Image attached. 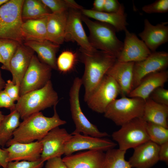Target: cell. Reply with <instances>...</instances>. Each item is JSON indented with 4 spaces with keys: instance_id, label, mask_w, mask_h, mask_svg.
Masks as SVG:
<instances>
[{
    "instance_id": "7c38bea8",
    "label": "cell",
    "mask_w": 168,
    "mask_h": 168,
    "mask_svg": "<svg viewBox=\"0 0 168 168\" xmlns=\"http://www.w3.org/2000/svg\"><path fill=\"white\" fill-rule=\"evenodd\" d=\"M117 144L108 139L81 134L72 135L65 144L64 154L69 155L75 152L83 150L107 151L114 148Z\"/></svg>"
},
{
    "instance_id": "60d3db41",
    "label": "cell",
    "mask_w": 168,
    "mask_h": 168,
    "mask_svg": "<svg viewBox=\"0 0 168 168\" xmlns=\"http://www.w3.org/2000/svg\"><path fill=\"white\" fill-rule=\"evenodd\" d=\"M121 4L117 0H105L103 12L116 13L119 10Z\"/></svg>"
},
{
    "instance_id": "1f68e13d",
    "label": "cell",
    "mask_w": 168,
    "mask_h": 168,
    "mask_svg": "<svg viewBox=\"0 0 168 168\" xmlns=\"http://www.w3.org/2000/svg\"><path fill=\"white\" fill-rule=\"evenodd\" d=\"M42 2L51 11L52 13H58L70 9L81 10L83 8L73 0H41Z\"/></svg>"
},
{
    "instance_id": "d6a6232c",
    "label": "cell",
    "mask_w": 168,
    "mask_h": 168,
    "mask_svg": "<svg viewBox=\"0 0 168 168\" xmlns=\"http://www.w3.org/2000/svg\"><path fill=\"white\" fill-rule=\"evenodd\" d=\"M77 54L70 51L63 52L57 59V69L63 73L71 71L76 61Z\"/></svg>"
},
{
    "instance_id": "f6af8a7d",
    "label": "cell",
    "mask_w": 168,
    "mask_h": 168,
    "mask_svg": "<svg viewBox=\"0 0 168 168\" xmlns=\"http://www.w3.org/2000/svg\"><path fill=\"white\" fill-rule=\"evenodd\" d=\"M105 0H95L92 10L98 12H103Z\"/></svg>"
},
{
    "instance_id": "f1b7e54d",
    "label": "cell",
    "mask_w": 168,
    "mask_h": 168,
    "mask_svg": "<svg viewBox=\"0 0 168 168\" xmlns=\"http://www.w3.org/2000/svg\"><path fill=\"white\" fill-rule=\"evenodd\" d=\"M126 153V151L114 148L106 151L104 168H132L125 159Z\"/></svg>"
},
{
    "instance_id": "4dcf8cb0",
    "label": "cell",
    "mask_w": 168,
    "mask_h": 168,
    "mask_svg": "<svg viewBox=\"0 0 168 168\" xmlns=\"http://www.w3.org/2000/svg\"><path fill=\"white\" fill-rule=\"evenodd\" d=\"M146 129L150 141L159 145L168 142V128L158 124L147 122Z\"/></svg>"
},
{
    "instance_id": "2e32d148",
    "label": "cell",
    "mask_w": 168,
    "mask_h": 168,
    "mask_svg": "<svg viewBox=\"0 0 168 168\" xmlns=\"http://www.w3.org/2000/svg\"><path fill=\"white\" fill-rule=\"evenodd\" d=\"M105 153L88 150L66 156L62 158L68 168H104Z\"/></svg>"
},
{
    "instance_id": "cb8c5ba5",
    "label": "cell",
    "mask_w": 168,
    "mask_h": 168,
    "mask_svg": "<svg viewBox=\"0 0 168 168\" xmlns=\"http://www.w3.org/2000/svg\"><path fill=\"white\" fill-rule=\"evenodd\" d=\"M82 14L88 18L106 23L113 26L116 32L126 30L128 23L123 5L121 4L119 11L116 13H110L98 12L92 9L83 8L81 10Z\"/></svg>"
},
{
    "instance_id": "5b68a950",
    "label": "cell",
    "mask_w": 168,
    "mask_h": 168,
    "mask_svg": "<svg viewBox=\"0 0 168 168\" xmlns=\"http://www.w3.org/2000/svg\"><path fill=\"white\" fill-rule=\"evenodd\" d=\"M23 0H9L0 7V39L12 40L22 44L21 29Z\"/></svg>"
},
{
    "instance_id": "52a82bcc",
    "label": "cell",
    "mask_w": 168,
    "mask_h": 168,
    "mask_svg": "<svg viewBox=\"0 0 168 168\" xmlns=\"http://www.w3.org/2000/svg\"><path fill=\"white\" fill-rule=\"evenodd\" d=\"M82 85L81 78L76 77L69 91L70 110L76 127L75 130L71 134L75 135L82 133L85 135L98 138L108 136L109 134L107 133L99 131L95 125L88 120L83 112L79 100L80 91Z\"/></svg>"
},
{
    "instance_id": "5bb4252c",
    "label": "cell",
    "mask_w": 168,
    "mask_h": 168,
    "mask_svg": "<svg viewBox=\"0 0 168 168\" xmlns=\"http://www.w3.org/2000/svg\"><path fill=\"white\" fill-rule=\"evenodd\" d=\"M81 10L70 9L68 11L65 40L76 42L80 48L92 51L96 49L91 44L82 23Z\"/></svg>"
},
{
    "instance_id": "ac0fdd59",
    "label": "cell",
    "mask_w": 168,
    "mask_h": 168,
    "mask_svg": "<svg viewBox=\"0 0 168 168\" xmlns=\"http://www.w3.org/2000/svg\"><path fill=\"white\" fill-rule=\"evenodd\" d=\"M8 153L7 162L15 161H35L40 159L42 146L36 141L29 143L16 142L3 148Z\"/></svg>"
},
{
    "instance_id": "277c9868",
    "label": "cell",
    "mask_w": 168,
    "mask_h": 168,
    "mask_svg": "<svg viewBox=\"0 0 168 168\" xmlns=\"http://www.w3.org/2000/svg\"><path fill=\"white\" fill-rule=\"evenodd\" d=\"M58 96L50 80L42 88L20 96L15 109L24 119L30 115L54 106L58 102Z\"/></svg>"
},
{
    "instance_id": "836d02e7",
    "label": "cell",
    "mask_w": 168,
    "mask_h": 168,
    "mask_svg": "<svg viewBox=\"0 0 168 168\" xmlns=\"http://www.w3.org/2000/svg\"><path fill=\"white\" fill-rule=\"evenodd\" d=\"M46 6L41 7L22 9V19H35L44 17L51 13Z\"/></svg>"
},
{
    "instance_id": "3957f363",
    "label": "cell",
    "mask_w": 168,
    "mask_h": 168,
    "mask_svg": "<svg viewBox=\"0 0 168 168\" xmlns=\"http://www.w3.org/2000/svg\"><path fill=\"white\" fill-rule=\"evenodd\" d=\"M82 20L89 31V41L94 49L110 53L117 59L123 46V42L117 37L115 29L109 24L93 21L82 14Z\"/></svg>"
},
{
    "instance_id": "9a60e30c",
    "label": "cell",
    "mask_w": 168,
    "mask_h": 168,
    "mask_svg": "<svg viewBox=\"0 0 168 168\" xmlns=\"http://www.w3.org/2000/svg\"><path fill=\"white\" fill-rule=\"evenodd\" d=\"M125 38L121 52L117 60L124 62H137L146 58L152 53L145 43L136 35L125 31Z\"/></svg>"
},
{
    "instance_id": "4316f807",
    "label": "cell",
    "mask_w": 168,
    "mask_h": 168,
    "mask_svg": "<svg viewBox=\"0 0 168 168\" xmlns=\"http://www.w3.org/2000/svg\"><path fill=\"white\" fill-rule=\"evenodd\" d=\"M47 16L23 22L21 31L23 40L42 41L47 40Z\"/></svg>"
},
{
    "instance_id": "74e56055",
    "label": "cell",
    "mask_w": 168,
    "mask_h": 168,
    "mask_svg": "<svg viewBox=\"0 0 168 168\" xmlns=\"http://www.w3.org/2000/svg\"><path fill=\"white\" fill-rule=\"evenodd\" d=\"M4 88V90L14 102L19 100L20 87L15 84L12 81H7Z\"/></svg>"
},
{
    "instance_id": "bcb514c9",
    "label": "cell",
    "mask_w": 168,
    "mask_h": 168,
    "mask_svg": "<svg viewBox=\"0 0 168 168\" xmlns=\"http://www.w3.org/2000/svg\"><path fill=\"white\" fill-rule=\"evenodd\" d=\"M6 83L2 78L0 71V92L4 88Z\"/></svg>"
},
{
    "instance_id": "7bdbcfd3",
    "label": "cell",
    "mask_w": 168,
    "mask_h": 168,
    "mask_svg": "<svg viewBox=\"0 0 168 168\" xmlns=\"http://www.w3.org/2000/svg\"><path fill=\"white\" fill-rule=\"evenodd\" d=\"M45 6L41 0H26L24 1L22 9L41 7Z\"/></svg>"
},
{
    "instance_id": "44dd1931",
    "label": "cell",
    "mask_w": 168,
    "mask_h": 168,
    "mask_svg": "<svg viewBox=\"0 0 168 168\" xmlns=\"http://www.w3.org/2000/svg\"><path fill=\"white\" fill-rule=\"evenodd\" d=\"M34 55V51L32 49L20 44L11 59L9 71L12 75V81L20 87Z\"/></svg>"
},
{
    "instance_id": "484cf974",
    "label": "cell",
    "mask_w": 168,
    "mask_h": 168,
    "mask_svg": "<svg viewBox=\"0 0 168 168\" xmlns=\"http://www.w3.org/2000/svg\"><path fill=\"white\" fill-rule=\"evenodd\" d=\"M168 106L156 103L150 97L145 100L142 118L152 123L168 128Z\"/></svg>"
},
{
    "instance_id": "ba28073f",
    "label": "cell",
    "mask_w": 168,
    "mask_h": 168,
    "mask_svg": "<svg viewBox=\"0 0 168 168\" xmlns=\"http://www.w3.org/2000/svg\"><path fill=\"white\" fill-rule=\"evenodd\" d=\"M147 122L142 118L134 119L121 126L113 132V139L116 142L119 149L126 151L150 141L147 129Z\"/></svg>"
},
{
    "instance_id": "681fc988",
    "label": "cell",
    "mask_w": 168,
    "mask_h": 168,
    "mask_svg": "<svg viewBox=\"0 0 168 168\" xmlns=\"http://www.w3.org/2000/svg\"><path fill=\"white\" fill-rule=\"evenodd\" d=\"M0 63L2 64H3L4 62L0 52Z\"/></svg>"
},
{
    "instance_id": "6da1fadb",
    "label": "cell",
    "mask_w": 168,
    "mask_h": 168,
    "mask_svg": "<svg viewBox=\"0 0 168 168\" xmlns=\"http://www.w3.org/2000/svg\"><path fill=\"white\" fill-rule=\"evenodd\" d=\"M78 56L85 66L84 73L81 79L85 88V102L117 59L107 52L97 49L89 51L80 48Z\"/></svg>"
},
{
    "instance_id": "8fae6325",
    "label": "cell",
    "mask_w": 168,
    "mask_h": 168,
    "mask_svg": "<svg viewBox=\"0 0 168 168\" xmlns=\"http://www.w3.org/2000/svg\"><path fill=\"white\" fill-rule=\"evenodd\" d=\"M168 66V53L164 51L152 52L144 60L134 63L132 90L136 88L146 76L166 70Z\"/></svg>"
},
{
    "instance_id": "f546056e",
    "label": "cell",
    "mask_w": 168,
    "mask_h": 168,
    "mask_svg": "<svg viewBox=\"0 0 168 168\" xmlns=\"http://www.w3.org/2000/svg\"><path fill=\"white\" fill-rule=\"evenodd\" d=\"M20 44L12 40L0 39V52L4 62L2 69L9 71L10 61Z\"/></svg>"
},
{
    "instance_id": "ffe728a7",
    "label": "cell",
    "mask_w": 168,
    "mask_h": 168,
    "mask_svg": "<svg viewBox=\"0 0 168 168\" xmlns=\"http://www.w3.org/2000/svg\"><path fill=\"white\" fill-rule=\"evenodd\" d=\"M134 62L116 61L106 75L113 78L118 84L122 97L128 96L132 90Z\"/></svg>"
},
{
    "instance_id": "b9f144b4",
    "label": "cell",
    "mask_w": 168,
    "mask_h": 168,
    "mask_svg": "<svg viewBox=\"0 0 168 168\" xmlns=\"http://www.w3.org/2000/svg\"><path fill=\"white\" fill-rule=\"evenodd\" d=\"M159 161L168 164V142L159 145Z\"/></svg>"
},
{
    "instance_id": "7a4b0ae2",
    "label": "cell",
    "mask_w": 168,
    "mask_h": 168,
    "mask_svg": "<svg viewBox=\"0 0 168 168\" xmlns=\"http://www.w3.org/2000/svg\"><path fill=\"white\" fill-rule=\"evenodd\" d=\"M57 105L54 106V114L51 117L45 116L39 112L23 119L6 146L7 147L16 142L26 143L40 141L52 129L66 124V121L61 119L57 112Z\"/></svg>"
},
{
    "instance_id": "8d00e7d4",
    "label": "cell",
    "mask_w": 168,
    "mask_h": 168,
    "mask_svg": "<svg viewBox=\"0 0 168 168\" xmlns=\"http://www.w3.org/2000/svg\"><path fill=\"white\" fill-rule=\"evenodd\" d=\"M150 97L154 101L168 106V90L160 87L153 91Z\"/></svg>"
},
{
    "instance_id": "7dc6e473",
    "label": "cell",
    "mask_w": 168,
    "mask_h": 168,
    "mask_svg": "<svg viewBox=\"0 0 168 168\" xmlns=\"http://www.w3.org/2000/svg\"><path fill=\"white\" fill-rule=\"evenodd\" d=\"M4 116V115L2 114V112L0 110V125Z\"/></svg>"
},
{
    "instance_id": "c3c4849f",
    "label": "cell",
    "mask_w": 168,
    "mask_h": 168,
    "mask_svg": "<svg viewBox=\"0 0 168 168\" xmlns=\"http://www.w3.org/2000/svg\"><path fill=\"white\" fill-rule=\"evenodd\" d=\"M9 0H0V7L8 1Z\"/></svg>"
},
{
    "instance_id": "d4e9b609",
    "label": "cell",
    "mask_w": 168,
    "mask_h": 168,
    "mask_svg": "<svg viewBox=\"0 0 168 168\" xmlns=\"http://www.w3.org/2000/svg\"><path fill=\"white\" fill-rule=\"evenodd\" d=\"M24 45L36 52L41 62L52 69H57L56 54L59 48V45L47 40L26 41Z\"/></svg>"
},
{
    "instance_id": "9c48e42d",
    "label": "cell",
    "mask_w": 168,
    "mask_h": 168,
    "mask_svg": "<svg viewBox=\"0 0 168 168\" xmlns=\"http://www.w3.org/2000/svg\"><path fill=\"white\" fill-rule=\"evenodd\" d=\"M120 92L119 86L115 80L105 75L85 102L93 111L104 113L108 105Z\"/></svg>"
},
{
    "instance_id": "e0dca14e",
    "label": "cell",
    "mask_w": 168,
    "mask_h": 168,
    "mask_svg": "<svg viewBox=\"0 0 168 168\" xmlns=\"http://www.w3.org/2000/svg\"><path fill=\"white\" fill-rule=\"evenodd\" d=\"M159 145L149 141L134 148L128 161L132 168H150L159 161Z\"/></svg>"
},
{
    "instance_id": "f35d334b",
    "label": "cell",
    "mask_w": 168,
    "mask_h": 168,
    "mask_svg": "<svg viewBox=\"0 0 168 168\" xmlns=\"http://www.w3.org/2000/svg\"><path fill=\"white\" fill-rule=\"evenodd\" d=\"M15 106L14 102L4 90L0 92V108H5L11 111L15 109Z\"/></svg>"
},
{
    "instance_id": "30bf717a",
    "label": "cell",
    "mask_w": 168,
    "mask_h": 168,
    "mask_svg": "<svg viewBox=\"0 0 168 168\" xmlns=\"http://www.w3.org/2000/svg\"><path fill=\"white\" fill-rule=\"evenodd\" d=\"M52 69L34 54L21 82L20 96L45 86L50 80Z\"/></svg>"
},
{
    "instance_id": "8992f818",
    "label": "cell",
    "mask_w": 168,
    "mask_h": 168,
    "mask_svg": "<svg viewBox=\"0 0 168 168\" xmlns=\"http://www.w3.org/2000/svg\"><path fill=\"white\" fill-rule=\"evenodd\" d=\"M145 103V100L139 98L116 99L107 107L104 116L121 126L133 119L142 118Z\"/></svg>"
},
{
    "instance_id": "ee69618b",
    "label": "cell",
    "mask_w": 168,
    "mask_h": 168,
    "mask_svg": "<svg viewBox=\"0 0 168 168\" xmlns=\"http://www.w3.org/2000/svg\"><path fill=\"white\" fill-rule=\"evenodd\" d=\"M7 152L3 148H0V166L3 168H7L8 162L7 161Z\"/></svg>"
},
{
    "instance_id": "ab89813d",
    "label": "cell",
    "mask_w": 168,
    "mask_h": 168,
    "mask_svg": "<svg viewBox=\"0 0 168 168\" xmlns=\"http://www.w3.org/2000/svg\"><path fill=\"white\" fill-rule=\"evenodd\" d=\"M45 168H68L61 156L54 157L46 161Z\"/></svg>"
},
{
    "instance_id": "e575fe53",
    "label": "cell",
    "mask_w": 168,
    "mask_h": 168,
    "mask_svg": "<svg viewBox=\"0 0 168 168\" xmlns=\"http://www.w3.org/2000/svg\"><path fill=\"white\" fill-rule=\"evenodd\" d=\"M142 10L149 14L166 12L168 11V0H156L152 3L144 6Z\"/></svg>"
},
{
    "instance_id": "603a6c76",
    "label": "cell",
    "mask_w": 168,
    "mask_h": 168,
    "mask_svg": "<svg viewBox=\"0 0 168 168\" xmlns=\"http://www.w3.org/2000/svg\"><path fill=\"white\" fill-rule=\"evenodd\" d=\"M68 15V11L47 15V40L59 45L65 41Z\"/></svg>"
},
{
    "instance_id": "83f0119b",
    "label": "cell",
    "mask_w": 168,
    "mask_h": 168,
    "mask_svg": "<svg viewBox=\"0 0 168 168\" xmlns=\"http://www.w3.org/2000/svg\"><path fill=\"white\" fill-rule=\"evenodd\" d=\"M4 115L0 125V146L3 148L12 138L20 124V115L15 109Z\"/></svg>"
},
{
    "instance_id": "d590c367",
    "label": "cell",
    "mask_w": 168,
    "mask_h": 168,
    "mask_svg": "<svg viewBox=\"0 0 168 168\" xmlns=\"http://www.w3.org/2000/svg\"><path fill=\"white\" fill-rule=\"evenodd\" d=\"M44 162L41 159L35 161H20L8 162L7 168H42Z\"/></svg>"
},
{
    "instance_id": "4fadbf2b",
    "label": "cell",
    "mask_w": 168,
    "mask_h": 168,
    "mask_svg": "<svg viewBox=\"0 0 168 168\" xmlns=\"http://www.w3.org/2000/svg\"><path fill=\"white\" fill-rule=\"evenodd\" d=\"M72 136L65 128L59 127L50 131L39 141L42 146L41 160L44 162L50 158L64 154L65 144Z\"/></svg>"
},
{
    "instance_id": "d6986e66",
    "label": "cell",
    "mask_w": 168,
    "mask_h": 168,
    "mask_svg": "<svg viewBox=\"0 0 168 168\" xmlns=\"http://www.w3.org/2000/svg\"><path fill=\"white\" fill-rule=\"evenodd\" d=\"M167 22H163L153 25L147 19L144 20L143 30L138 34L152 52L168 41Z\"/></svg>"
},
{
    "instance_id": "7402d4cb",
    "label": "cell",
    "mask_w": 168,
    "mask_h": 168,
    "mask_svg": "<svg viewBox=\"0 0 168 168\" xmlns=\"http://www.w3.org/2000/svg\"><path fill=\"white\" fill-rule=\"evenodd\" d=\"M168 79V72L166 70L150 74L145 77L128 96L130 98H139L145 100L155 89L163 87Z\"/></svg>"
}]
</instances>
